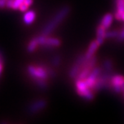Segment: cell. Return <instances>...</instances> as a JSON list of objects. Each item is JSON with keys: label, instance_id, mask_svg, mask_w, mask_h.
Here are the masks:
<instances>
[{"label": "cell", "instance_id": "44dd1931", "mask_svg": "<svg viewBox=\"0 0 124 124\" xmlns=\"http://www.w3.org/2000/svg\"><path fill=\"white\" fill-rule=\"evenodd\" d=\"M28 7H29V6H28L25 4L24 3H23L20 6V7L19 8V9L21 11H26Z\"/></svg>", "mask_w": 124, "mask_h": 124}, {"label": "cell", "instance_id": "9c48e42d", "mask_svg": "<svg viewBox=\"0 0 124 124\" xmlns=\"http://www.w3.org/2000/svg\"><path fill=\"white\" fill-rule=\"evenodd\" d=\"M99 46H100V45H99V44L97 41V40H96V41H93L90 44L88 48L86 53H85V54H84L85 60H88V59H90L91 57H93Z\"/></svg>", "mask_w": 124, "mask_h": 124}, {"label": "cell", "instance_id": "6da1fadb", "mask_svg": "<svg viewBox=\"0 0 124 124\" xmlns=\"http://www.w3.org/2000/svg\"><path fill=\"white\" fill-rule=\"evenodd\" d=\"M70 12V8L68 6H64L58 11L52 19L49 22L42 31V35L48 36L63 21Z\"/></svg>", "mask_w": 124, "mask_h": 124}, {"label": "cell", "instance_id": "ffe728a7", "mask_svg": "<svg viewBox=\"0 0 124 124\" xmlns=\"http://www.w3.org/2000/svg\"><path fill=\"white\" fill-rule=\"evenodd\" d=\"M117 40L119 41H124V29L121 32H120V34L119 37H117Z\"/></svg>", "mask_w": 124, "mask_h": 124}, {"label": "cell", "instance_id": "7a4b0ae2", "mask_svg": "<svg viewBox=\"0 0 124 124\" xmlns=\"http://www.w3.org/2000/svg\"><path fill=\"white\" fill-rule=\"evenodd\" d=\"M77 92L81 97L86 100H92L94 99V93L87 85L85 80H77L76 81Z\"/></svg>", "mask_w": 124, "mask_h": 124}, {"label": "cell", "instance_id": "ac0fdd59", "mask_svg": "<svg viewBox=\"0 0 124 124\" xmlns=\"http://www.w3.org/2000/svg\"><path fill=\"white\" fill-rule=\"evenodd\" d=\"M61 62H62L61 56L59 55V54H57V55H55V56L53 58V59H52V64L54 66L57 67L60 65Z\"/></svg>", "mask_w": 124, "mask_h": 124}, {"label": "cell", "instance_id": "5b68a950", "mask_svg": "<svg viewBox=\"0 0 124 124\" xmlns=\"http://www.w3.org/2000/svg\"><path fill=\"white\" fill-rule=\"evenodd\" d=\"M110 84L115 93H121L124 92V77L123 76H112L111 77Z\"/></svg>", "mask_w": 124, "mask_h": 124}, {"label": "cell", "instance_id": "603a6c76", "mask_svg": "<svg viewBox=\"0 0 124 124\" xmlns=\"http://www.w3.org/2000/svg\"><path fill=\"white\" fill-rule=\"evenodd\" d=\"M24 4L27 5L28 6H30L32 4V0H24Z\"/></svg>", "mask_w": 124, "mask_h": 124}, {"label": "cell", "instance_id": "7c38bea8", "mask_svg": "<svg viewBox=\"0 0 124 124\" xmlns=\"http://www.w3.org/2000/svg\"><path fill=\"white\" fill-rule=\"evenodd\" d=\"M106 29L101 26V25L98 27L97 29V41L99 44V45H101L104 39H106Z\"/></svg>", "mask_w": 124, "mask_h": 124}, {"label": "cell", "instance_id": "8fae6325", "mask_svg": "<svg viewBox=\"0 0 124 124\" xmlns=\"http://www.w3.org/2000/svg\"><path fill=\"white\" fill-rule=\"evenodd\" d=\"M112 20H113V16L111 14L108 13L106 15H104L103 17L102 18L100 25L103 27L106 30H107L110 27Z\"/></svg>", "mask_w": 124, "mask_h": 124}, {"label": "cell", "instance_id": "52a82bcc", "mask_svg": "<svg viewBox=\"0 0 124 124\" xmlns=\"http://www.w3.org/2000/svg\"><path fill=\"white\" fill-rule=\"evenodd\" d=\"M101 74V69L99 67L93 68L88 77L85 79L86 84L90 88L93 89V86L95 84V81H97V78Z\"/></svg>", "mask_w": 124, "mask_h": 124}, {"label": "cell", "instance_id": "cb8c5ba5", "mask_svg": "<svg viewBox=\"0 0 124 124\" xmlns=\"http://www.w3.org/2000/svg\"><path fill=\"white\" fill-rule=\"evenodd\" d=\"M1 70H2V64H1V62H0V74L1 72Z\"/></svg>", "mask_w": 124, "mask_h": 124}, {"label": "cell", "instance_id": "d6986e66", "mask_svg": "<svg viewBox=\"0 0 124 124\" xmlns=\"http://www.w3.org/2000/svg\"><path fill=\"white\" fill-rule=\"evenodd\" d=\"M23 2H24V0H14L12 8L15 9H15H18Z\"/></svg>", "mask_w": 124, "mask_h": 124}, {"label": "cell", "instance_id": "30bf717a", "mask_svg": "<svg viewBox=\"0 0 124 124\" xmlns=\"http://www.w3.org/2000/svg\"><path fill=\"white\" fill-rule=\"evenodd\" d=\"M116 11L115 18L117 20H122V15L124 13V0H115Z\"/></svg>", "mask_w": 124, "mask_h": 124}, {"label": "cell", "instance_id": "ba28073f", "mask_svg": "<svg viewBox=\"0 0 124 124\" xmlns=\"http://www.w3.org/2000/svg\"><path fill=\"white\" fill-rule=\"evenodd\" d=\"M47 105V102L44 99H39L33 102L29 107V111L31 113H35L41 110L46 108Z\"/></svg>", "mask_w": 124, "mask_h": 124}, {"label": "cell", "instance_id": "484cf974", "mask_svg": "<svg viewBox=\"0 0 124 124\" xmlns=\"http://www.w3.org/2000/svg\"></svg>", "mask_w": 124, "mask_h": 124}, {"label": "cell", "instance_id": "d4e9b609", "mask_svg": "<svg viewBox=\"0 0 124 124\" xmlns=\"http://www.w3.org/2000/svg\"><path fill=\"white\" fill-rule=\"evenodd\" d=\"M122 20L124 21V13L123 14V15H122Z\"/></svg>", "mask_w": 124, "mask_h": 124}, {"label": "cell", "instance_id": "4316f807", "mask_svg": "<svg viewBox=\"0 0 124 124\" xmlns=\"http://www.w3.org/2000/svg\"></svg>", "mask_w": 124, "mask_h": 124}, {"label": "cell", "instance_id": "277c9868", "mask_svg": "<svg viewBox=\"0 0 124 124\" xmlns=\"http://www.w3.org/2000/svg\"><path fill=\"white\" fill-rule=\"evenodd\" d=\"M85 62V55L80 54L77 59L75 63H74V65L72 66V67L71 68V69L69 71V77L70 78L75 79L78 76Z\"/></svg>", "mask_w": 124, "mask_h": 124}, {"label": "cell", "instance_id": "5bb4252c", "mask_svg": "<svg viewBox=\"0 0 124 124\" xmlns=\"http://www.w3.org/2000/svg\"><path fill=\"white\" fill-rule=\"evenodd\" d=\"M103 70L106 72H112L113 70V63L110 59H106L103 63Z\"/></svg>", "mask_w": 124, "mask_h": 124}, {"label": "cell", "instance_id": "4fadbf2b", "mask_svg": "<svg viewBox=\"0 0 124 124\" xmlns=\"http://www.w3.org/2000/svg\"><path fill=\"white\" fill-rule=\"evenodd\" d=\"M35 18V13L33 11H28L23 16V22L26 24H31L33 22Z\"/></svg>", "mask_w": 124, "mask_h": 124}, {"label": "cell", "instance_id": "3957f363", "mask_svg": "<svg viewBox=\"0 0 124 124\" xmlns=\"http://www.w3.org/2000/svg\"><path fill=\"white\" fill-rule=\"evenodd\" d=\"M39 45H41L47 48H56L61 44L60 40L53 37H46V36L41 35L37 37Z\"/></svg>", "mask_w": 124, "mask_h": 124}, {"label": "cell", "instance_id": "8992f818", "mask_svg": "<svg viewBox=\"0 0 124 124\" xmlns=\"http://www.w3.org/2000/svg\"><path fill=\"white\" fill-rule=\"evenodd\" d=\"M28 71L30 75L32 76L34 79H41L46 80L49 75L47 70L41 67L30 66L28 68Z\"/></svg>", "mask_w": 124, "mask_h": 124}, {"label": "cell", "instance_id": "7402d4cb", "mask_svg": "<svg viewBox=\"0 0 124 124\" xmlns=\"http://www.w3.org/2000/svg\"><path fill=\"white\" fill-rule=\"evenodd\" d=\"M7 0H0V8H4L6 5Z\"/></svg>", "mask_w": 124, "mask_h": 124}, {"label": "cell", "instance_id": "e0dca14e", "mask_svg": "<svg viewBox=\"0 0 124 124\" xmlns=\"http://www.w3.org/2000/svg\"><path fill=\"white\" fill-rule=\"evenodd\" d=\"M36 84H37L38 86L41 89H46L48 87V85L46 82L45 81V79H35Z\"/></svg>", "mask_w": 124, "mask_h": 124}, {"label": "cell", "instance_id": "2e32d148", "mask_svg": "<svg viewBox=\"0 0 124 124\" xmlns=\"http://www.w3.org/2000/svg\"><path fill=\"white\" fill-rule=\"evenodd\" d=\"M120 32L117 31H109L106 32V38L108 39H114L117 38L119 35Z\"/></svg>", "mask_w": 124, "mask_h": 124}, {"label": "cell", "instance_id": "9a60e30c", "mask_svg": "<svg viewBox=\"0 0 124 124\" xmlns=\"http://www.w3.org/2000/svg\"><path fill=\"white\" fill-rule=\"evenodd\" d=\"M38 45H39V42H38L37 37H35V38L32 39L31 41V42L29 43L28 46V52H30V53L33 52L36 49V48L37 47Z\"/></svg>", "mask_w": 124, "mask_h": 124}]
</instances>
